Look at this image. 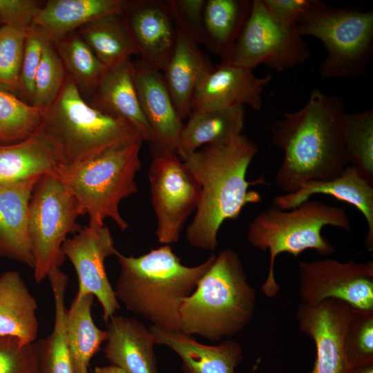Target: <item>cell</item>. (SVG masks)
I'll list each match as a JSON object with an SVG mask.
<instances>
[{
	"instance_id": "1",
	"label": "cell",
	"mask_w": 373,
	"mask_h": 373,
	"mask_svg": "<svg viewBox=\"0 0 373 373\" xmlns=\"http://www.w3.org/2000/svg\"><path fill=\"white\" fill-rule=\"evenodd\" d=\"M345 113L342 99L314 88L303 107L273 122V144L284 153L275 177L280 190L292 193L306 182L332 179L348 165Z\"/></svg>"
},
{
	"instance_id": "2",
	"label": "cell",
	"mask_w": 373,
	"mask_h": 373,
	"mask_svg": "<svg viewBox=\"0 0 373 373\" xmlns=\"http://www.w3.org/2000/svg\"><path fill=\"white\" fill-rule=\"evenodd\" d=\"M258 152L254 142L243 134L205 145L180 158L201 186L200 199L186 238L193 247L213 251L218 233L228 220L237 219L247 204L261 202L251 185L265 184L262 177L249 182V166Z\"/></svg>"
},
{
	"instance_id": "3",
	"label": "cell",
	"mask_w": 373,
	"mask_h": 373,
	"mask_svg": "<svg viewBox=\"0 0 373 373\" xmlns=\"http://www.w3.org/2000/svg\"><path fill=\"white\" fill-rule=\"evenodd\" d=\"M120 267L114 291L126 308L162 328L179 330L182 302L195 289L213 263L184 265L170 245L138 256H116Z\"/></svg>"
},
{
	"instance_id": "4",
	"label": "cell",
	"mask_w": 373,
	"mask_h": 373,
	"mask_svg": "<svg viewBox=\"0 0 373 373\" xmlns=\"http://www.w3.org/2000/svg\"><path fill=\"white\" fill-rule=\"evenodd\" d=\"M256 294L238 254L222 250L179 310V330L218 341L241 332L251 322Z\"/></svg>"
},
{
	"instance_id": "5",
	"label": "cell",
	"mask_w": 373,
	"mask_h": 373,
	"mask_svg": "<svg viewBox=\"0 0 373 373\" xmlns=\"http://www.w3.org/2000/svg\"><path fill=\"white\" fill-rule=\"evenodd\" d=\"M44 110L40 129L55 145L62 164L86 160L130 142H144L130 122L87 103L67 76L55 102Z\"/></svg>"
},
{
	"instance_id": "6",
	"label": "cell",
	"mask_w": 373,
	"mask_h": 373,
	"mask_svg": "<svg viewBox=\"0 0 373 373\" xmlns=\"http://www.w3.org/2000/svg\"><path fill=\"white\" fill-rule=\"evenodd\" d=\"M325 226L345 231H350L352 227L342 207L309 200L289 210L268 208L253 219L247 229V240L252 247L269 253L268 274L261 286L267 297H275L280 289L274 276L279 254L297 257L307 249L324 256L335 253L334 247L321 233Z\"/></svg>"
},
{
	"instance_id": "7",
	"label": "cell",
	"mask_w": 373,
	"mask_h": 373,
	"mask_svg": "<svg viewBox=\"0 0 373 373\" xmlns=\"http://www.w3.org/2000/svg\"><path fill=\"white\" fill-rule=\"evenodd\" d=\"M138 140L111 148L86 160L61 164L55 175L75 198L88 225L104 226L111 218L121 231L128 224L122 217L120 202L137 191L135 177L142 164Z\"/></svg>"
},
{
	"instance_id": "8",
	"label": "cell",
	"mask_w": 373,
	"mask_h": 373,
	"mask_svg": "<svg viewBox=\"0 0 373 373\" xmlns=\"http://www.w3.org/2000/svg\"><path fill=\"white\" fill-rule=\"evenodd\" d=\"M296 28L302 37L312 36L323 44L327 55L319 67L323 79H354L365 74L373 52L372 10L311 0Z\"/></svg>"
},
{
	"instance_id": "9",
	"label": "cell",
	"mask_w": 373,
	"mask_h": 373,
	"mask_svg": "<svg viewBox=\"0 0 373 373\" xmlns=\"http://www.w3.org/2000/svg\"><path fill=\"white\" fill-rule=\"evenodd\" d=\"M82 215L77 200L55 174L39 178L30 200L28 219L37 283L61 265L65 258L62 245L70 234L82 228L77 222Z\"/></svg>"
},
{
	"instance_id": "10",
	"label": "cell",
	"mask_w": 373,
	"mask_h": 373,
	"mask_svg": "<svg viewBox=\"0 0 373 373\" xmlns=\"http://www.w3.org/2000/svg\"><path fill=\"white\" fill-rule=\"evenodd\" d=\"M310 56L309 47L296 26L279 22L263 0H253L250 14L227 63L251 70L264 65L283 72L304 64Z\"/></svg>"
},
{
	"instance_id": "11",
	"label": "cell",
	"mask_w": 373,
	"mask_h": 373,
	"mask_svg": "<svg viewBox=\"0 0 373 373\" xmlns=\"http://www.w3.org/2000/svg\"><path fill=\"white\" fill-rule=\"evenodd\" d=\"M149 179L157 238L164 245L176 242L186 220L197 209L201 186L175 152L153 157Z\"/></svg>"
},
{
	"instance_id": "12",
	"label": "cell",
	"mask_w": 373,
	"mask_h": 373,
	"mask_svg": "<svg viewBox=\"0 0 373 373\" xmlns=\"http://www.w3.org/2000/svg\"><path fill=\"white\" fill-rule=\"evenodd\" d=\"M300 297L314 303L332 298L351 307L373 309V262H345L325 258L298 264Z\"/></svg>"
},
{
	"instance_id": "13",
	"label": "cell",
	"mask_w": 373,
	"mask_h": 373,
	"mask_svg": "<svg viewBox=\"0 0 373 373\" xmlns=\"http://www.w3.org/2000/svg\"><path fill=\"white\" fill-rule=\"evenodd\" d=\"M62 253L73 266L78 278V294H90L97 299L106 322L120 309L105 269V260L117 256L113 236L105 225H87L68 237Z\"/></svg>"
},
{
	"instance_id": "14",
	"label": "cell",
	"mask_w": 373,
	"mask_h": 373,
	"mask_svg": "<svg viewBox=\"0 0 373 373\" xmlns=\"http://www.w3.org/2000/svg\"><path fill=\"white\" fill-rule=\"evenodd\" d=\"M352 307L332 298L299 304L296 312L299 329L314 341L316 347V359L310 373L349 372L345 333Z\"/></svg>"
},
{
	"instance_id": "15",
	"label": "cell",
	"mask_w": 373,
	"mask_h": 373,
	"mask_svg": "<svg viewBox=\"0 0 373 373\" xmlns=\"http://www.w3.org/2000/svg\"><path fill=\"white\" fill-rule=\"evenodd\" d=\"M120 15L139 59L163 71L177 41V30L166 1L126 0Z\"/></svg>"
},
{
	"instance_id": "16",
	"label": "cell",
	"mask_w": 373,
	"mask_h": 373,
	"mask_svg": "<svg viewBox=\"0 0 373 373\" xmlns=\"http://www.w3.org/2000/svg\"><path fill=\"white\" fill-rule=\"evenodd\" d=\"M134 83L143 114L151 128L149 149L152 157L175 152L184 126L162 73L141 60L133 61Z\"/></svg>"
},
{
	"instance_id": "17",
	"label": "cell",
	"mask_w": 373,
	"mask_h": 373,
	"mask_svg": "<svg viewBox=\"0 0 373 373\" xmlns=\"http://www.w3.org/2000/svg\"><path fill=\"white\" fill-rule=\"evenodd\" d=\"M272 77H256L253 70L220 63L199 85L192 112L226 109L247 105L255 111L262 108V93Z\"/></svg>"
},
{
	"instance_id": "18",
	"label": "cell",
	"mask_w": 373,
	"mask_h": 373,
	"mask_svg": "<svg viewBox=\"0 0 373 373\" xmlns=\"http://www.w3.org/2000/svg\"><path fill=\"white\" fill-rule=\"evenodd\" d=\"M325 194L347 203L360 211L367 224L365 245L373 251V184L352 165H347L337 176L325 180L303 183L294 192L277 195L276 207L289 210L309 200L312 195Z\"/></svg>"
},
{
	"instance_id": "19",
	"label": "cell",
	"mask_w": 373,
	"mask_h": 373,
	"mask_svg": "<svg viewBox=\"0 0 373 373\" xmlns=\"http://www.w3.org/2000/svg\"><path fill=\"white\" fill-rule=\"evenodd\" d=\"M104 357L126 373H158L151 330L134 318L113 315L106 322Z\"/></svg>"
},
{
	"instance_id": "20",
	"label": "cell",
	"mask_w": 373,
	"mask_h": 373,
	"mask_svg": "<svg viewBox=\"0 0 373 373\" xmlns=\"http://www.w3.org/2000/svg\"><path fill=\"white\" fill-rule=\"evenodd\" d=\"M35 178L13 183H0V256L33 269L28 233V209Z\"/></svg>"
},
{
	"instance_id": "21",
	"label": "cell",
	"mask_w": 373,
	"mask_h": 373,
	"mask_svg": "<svg viewBox=\"0 0 373 373\" xmlns=\"http://www.w3.org/2000/svg\"><path fill=\"white\" fill-rule=\"evenodd\" d=\"M149 329L156 344L171 348L181 358L184 373H235L242 360V348L235 341L206 345L180 330L152 325Z\"/></svg>"
},
{
	"instance_id": "22",
	"label": "cell",
	"mask_w": 373,
	"mask_h": 373,
	"mask_svg": "<svg viewBox=\"0 0 373 373\" xmlns=\"http://www.w3.org/2000/svg\"><path fill=\"white\" fill-rule=\"evenodd\" d=\"M214 67L194 41L177 30L174 51L162 75L173 104L182 119L192 112L195 92Z\"/></svg>"
},
{
	"instance_id": "23",
	"label": "cell",
	"mask_w": 373,
	"mask_h": 373,
	"mask_svg": "<svg viewBox=\"0 0 373 373\" xmlns=\"http://www.w3.org/2000/svg\"><path fill=\"white\" fill-rule=\"evenodd\" d=\"M61 164L55 145L40 128L21 141L0 144V183L55 174Z\"/></svg>"
},
{
	"instance_id": "24",
	"label": "cell",
	"mask_w": 373,
	"mask_h": 373,
	"mask_svg": "<svg viewBox=\"0 0 373 373\" xmlns=\"http://www.w3.org/2000/svg\"><path fill=\"white\" fill-rule=\"evenodd\" d=\"M37 303L17 271L0 275V336L17 338L23 345L37 341Z\"/></svg>"
},
{
	"instance_id": "25",
	"label": "cell",
	"mask_w": 373,
	"mask_h": 373,
	"mask_svg": "<svg viewBox=\"0 0 373 373\" xmlns=\"http://www.w3.org/2000/svg\"><path fill=\"white\" fill-rule=\"evenodd\" d=\"M94 95L93 106L128 120L139 131L144 142H151V130L142 111L134 83L131 59L108 70Z\"/></svg>"
},
{
	"instance_id": "26",
	"label": "cell",
	"mask_w": 373,
	"mask_h": 373,
	"mask_svg": "<svg viewBox=\"0 0 373 373\" xmlns=\"http://www.w3.org/2000/svg\"><path fill=\"white\" fill-rule=\"evenodd\" d=\"M126 0H48L33 26L43 30L52 42L97 18L121 14Z\"/></svg>"
},
{
	"instance_id": "27",
	"label": "cell",
	"mask_w": 373,
	"mask_h": 373,
	"mask_svg": "<svg viewBox=\"0 0 373 373\" xmlns=\"http://www.w3.org/2000/svg\"><path fill=\"white\" fill-rule=\"evenodd\" d=\"M245 122V106L191 112L184 124L176 153L182 158L205 145L227 141L242 134Z\"/></svg>"
},
{
	"instance_id": "28",
	"label": "cell",
	"mask_w": 373,
	"mask_h": 373,
	"mask_svg": "<svg viewBox=\"0 0 373 373\" xmlns=\"http://www.w3.org/2000/svg\"><path fill=\"white\" fill-rule=\"evenodd\" d=\"M253 0H207L204 42L207 49L227 63L250 14Z\"/></svg>"
},
{
	"instance_id": "29",
	"label": "cell",
	"mask_w": 373,
	"mask_h": 373,
	"mask_svg": "<svg viewBox=\"0 0 373 373\" xmlns=\"http://www.w3.org/2000/svg\"><path fill=\"white\" fill-rule=\"evenodd\" d=\"M54 298L53 329L46 338L37 341L40 373H75L66 340L65 294L68 277L59 268L48 276Z\"/></svg>"
},
{
	"instance_id": "30",
	"label": "cell",
	"mask_w": 373,
	"mask_h": 373,
	"mask_svg": "<svg viewBox=\"0 0 373 373\" xmlns=\"http://www.w3.org/2000/svg\"><path fill=\"white\" fill-rule=\"evenodd\" d=\"M77 32L108 70L138 55L120 14L97 18Z\"/></svg>"
},
{
	"instance_id": "31",
	"label": "cell",
	"mask_w": 373,
	"mask_h": 373,
	"mask_svg": "<svg viewBox=\"0 0 373 373\" xmlns=\"http://www.w3.org/2000/svg\"><path fill=\"white\" fill-rule=\"evenodd\" d=\"M95 297L77 294L66 312V334L72 362L88 366L92 357L106 339V331L99 329L92 317Z\"/></svg>"
},
{
	"instance_id": "32",
	"label": "cell",
	"mask_w": 373,
	"mask_h": 373,
	"mask_svg": "<svg viewBox=\"0 0 373 373\" xmlns=\"http://www.w3.org/2000/svg\"><path fill=\"white\" fill-rule=\"evenodd\" d=\"M67 77L79 91L94 93L108 69L77 30L53 42Z\"/></svg>"
},
{
	"instance_id": "33",
	"label": "cell",
	"mask_w": 373,
	"mask_h": 373,
	"mask_svg": "<svg viewBox=\"0 0 373 373\" xmlns=\"http://www.w3.org/2000/svg\"><path fill=\"white\" fill-rule=\"evenodd\" d=\"M343 137L348 162L373 184V109L346 113Z\"/></svg>"
},
{
	"instance_id": "34",
	"label": "cell",
	"mask_w": 373,
	"mask_h": 373,
	"mask_svg": "<svg viewBox=\"0 0 373 373\" xmlns=\"http://www.w3.org/2000/svg\"><path fill=\"white\" fill-rule=\"evenodd\" d=\"M44 111L0 89V143L19 142L36 133Z\"/></svg>"
},
{
	"instance_id": "35",
	"label": "cell",
	"mask_w": 373,
	"mask_h": 373,
	"mask_svg": "<svg viewBox=\"0 0 373 373\" xmlns=\"http://www.w3.org/2000/svg\"><path fill=\"white\" fill-rule=\"evenodd\" d=\"M345 347L350 369L373 363V309L351 308Z\"/></svg>"
},
{
	"instance_id": "36",
	"label": "cell",
	"mask_w": 373,
	"mask_h": 373,
	"mask_svg": "<svg viewBox=\"0 0 373 373\" xmlns=\"http://www.w3.org/2000/svg\"><path fill=\"white\" fill-rule=\"evenodd\" d=\"M66 79V71L55 45L48 41L35 75L32 105L42 109L48 108L57 97Z\"/></svg>"
},
{
	"instance_id": "37",
	"label": "cell",
	"mask_w": 373,
	"mask_h": 373,
	"mask_svg": "<svg viewBox=\"0 0 373 373\" xmlns=\"http://www.w3.org/2000/svg\"><path fill=\"white\" fill-rule=\"evenodd\" d=\"M28 32V31H27ZM27 32L6 25L0 26V87L19 90Z\"/></svg>"
},
{
	"instance_id": "38",
	"label": "cell",
	"mask_w": 373,
	"mask_h": 373,
	"mask_svg": "<svg viewBox=\"0 0 373 373\" xmlns=\"http://www.w3.org/2000/svg\"><path fill=\"white\" fill-rule=\"evenodd\" d=\"M0 373H40L37 341L23 345L16 338L0 336Z\"/></svg>"
},
{
	"instance_id": "39",
	"label": "cell",
	"mask_w": 373,
	"mask_h": 373,
	"mask_svg": "<svg viewBox=\"0 0 373 373\" xmlns=\"http://www.w3.org/2000/svg\"><path fill=\"white\" fill-rule=\"evenodd\" d=\"M176 30L199 44L204 42L207 0H166Z\"/></svg>"
},
{
	"instance_id": "40",
	"label": "cell",
	"mask_w": 373,
	"mask_h": 373,
	"mask_svg": "<svg viewBox=\"0 0 373 373\" xmlns=\"http://www.w3.org/2000/svg\"><path fill=\"white\" fill-rule=\"evenodd\" d=\"M50 41L47 34L33 26L26 34L18 92L32 104L34 97L35 75L39 65L44 48Z\"/></svg>"
},
{
	"instance_id": "41",
	"label": "cell",
	"mask_w": 373,
	"mask_h": 373,
	"mask_svg": "<svg viewBox=\"0 0 373 373\" xmlns=\"http://www.w3.org/2000/svg\"><path fill=\"white\" fill-rule=\"evenodd\" d=\"M44 3L37 0H0V22L27 32Z\"/></svg>"
},
{
	"instance_id": "42",
	"label": "cell",
	"mask_w": 373,
	"mask_h": 373,
	"mask_svg": "<svg viewBox=\"0 0 373 373\" xmlns=\"http://www.w3.org/2000/svg\"><path fill=\"white\" fill-rule=\"evenodd\" d=\"M270 14L279 22L296 26L309 7L311 0H263Z\"/></svg>"
},
{
	"instance_id": "43",
	"label": "cell",
	"mask_w": 373,
	"mask_h": 373,
	"mask_svg": "<svg viewBox=\"0 0 373 373\" xmlns=\"http://www.w3.org/2000/svg\"><path fill=\"white\" fill-rule=\"evenodd\" d=\"M93 373H126L121 368L110 365L102 367H95Z\"/></svg>"
},
{
	"instance_id": "44",
	"label": "cell",
	"mask_w": 373,
	"mask_h": 373,
	"mask_svg": "<svg viewBox=\"0 0 373 373\" xmlns=\"http://www.w3.org/2000/svg\"><path fill=\"white\" fill-rule=\"evenodd\" d=\"M348 373H373V363L351 368Z\"/></svg>"
},
{
	"instance_id": "45",
	"label": "cell",
	"mask_w": 373,
	"mask_h": 373,
	"mask_svg": "<svg viewBox=\"0 0 373 373\" xmlns=\"http://www.w3.org/2000/svg\"><path fill=\"white\" fill-rule=\"evenodd\" d=\"M73 369L75 373H88L87 365L80 364H73Z\"/></svg>"
},
{
	"instance_id": "46",
	"label": "cell",
	"mask_w": 373,
	"mask_h": 373,
	"mask_svg": "<svg viewBox=\"0 0 373 373\" xmlns=\"http://www.w3.org/2000/svg\"><path fill=\"white\" fill-rule=\"evenodd\" d=\"M1 144V143H0Z\"/></svg>"
}]
</instances>
